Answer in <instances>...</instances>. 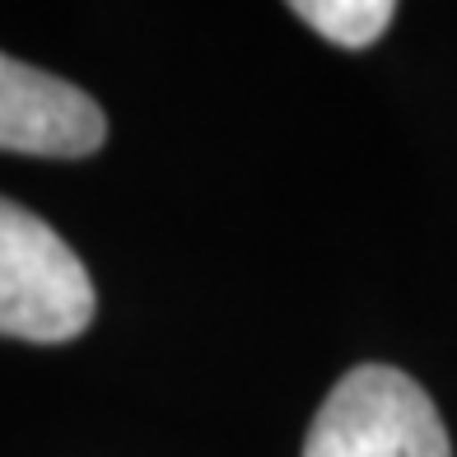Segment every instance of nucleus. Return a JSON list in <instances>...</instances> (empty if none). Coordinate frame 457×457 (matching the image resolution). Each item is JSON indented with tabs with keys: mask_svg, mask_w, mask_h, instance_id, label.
Listing matches in <instances>:
<instances>
[{
	"mask_svg": "<svg viewBox=\"0 0 457 457\" xmlns=\"http://www.w3.org/2000/svg\"><path fill=\"white\" fill-rule=\"evenodd\" d=\"M94 280L56 228L0 196V337L61 345L94 322Z\"/></svg>",
	"mask_w": 457,
	"mask_h": 457,
	"instance_id": "1",
	"label": "nucleus"
},
{
	"mask_svg": "<svg viewBox=\"0 0 457 457\" xmlns=\"http://www.w3.org/2000/svg\"><path fill=\"white\" fill-rule=\"evenodd\" d=\"M303 457H453L429 392L392 364H360L327 392Z\"/></svg>",
	"mask_w": 457,
	"mask_h": 457,
	"instance_id": "2",
	"label": "nucleus"
},
{
	"mask_svg": "<svg viewBox=\"0 0 457 457\" xmlns=\"http://www.w3.org/2000/svg\"><path fill=\"white\" fill-rule=\"evenodd\" d=\"M103 140H108V117L85 89L0 52V150L85 159Z\"/></svg>",
	"mask_w": 457,
	"mask_h": 457,
	"instance_id": "3",
	"label": "nucleus"
},
{
	"mask_svg": "<svg viewBox=\"0 0 457 457\" xmlns=\"http://www.w3.org/2000/svg\"><path fill=\"white\" fill-rule=\"evenodd\" d=\"M295 14L308 29H318L327 43L364 52L387 33V24L397 19V5L392 0H299Z\"/></svg>",
	"mask_w": 457,
	"mask_h": 457,
	"instance_id": "4",
	"label": "nucleus"
}]
</instances>
